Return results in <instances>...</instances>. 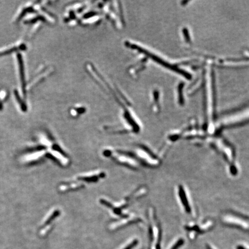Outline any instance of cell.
Instances as JSON below:
<instances>
[{"instance_id": "1", "label": "cell", "mask_w": 249, "mask_h": 249, "mask_svg": "<svg viewBox=\"0 0 249 249\" xmlns=\"http://www.w3.org/2000/svg\"><path fill=\"white\" fill-rule=\"evenodd\" d=\"M179 195L181 200L182 204L185 207L184 208H185L186 211L187 213L190 212H191L190 205V204L189 203V200L187 199L186 192L182 187H179Z\"/></svg>"}, {"instance_id": "2", "label": "cell", "mask_w": 249, "mask_h": 249, "mask_svg": "<svg viewBox=\"0 0 249 249\" xmlns=\"http://www.w3.org/2000/svg\"><path fill=\"white\" fill-rule=\"evenodd\" d=\"M137 244V240H133L132 242H131L129 244H128L125 249H132L133 247H134Z\"/></svg>"}]
</instances>
